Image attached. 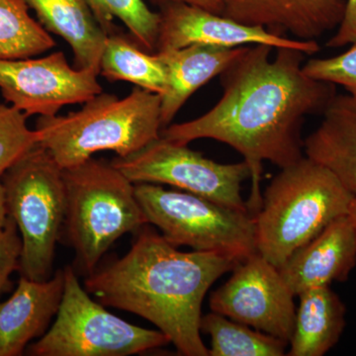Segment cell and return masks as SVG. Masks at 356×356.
Returning a JSON list of instances; mask_svg holds the SVG:
<instances>
[{
  "label": "cell",
  "instance_id": "1",
  "mask_svg": "<svg viewBox=\"0 0 356 356\" xmlns=\"http://www.w3.org/2000/svg\"><path fill=\"white\" fill-rule=\"evenodd\" d=\"M306 56L292 48L245 47L220 74L222 95L215 106L194 120L166 126L161 137L182 145L224 143L247 161L252 184H261L264 161L284 168L305 156L306 116L323 113L337 95L336 84L304 72Z\"/></svg>",
  "mask_w": 356,
  "mask_h": 356
},
{
  "label": "cell",
  "instance_id": "2",
  "mask_svg": "<svg viewBox=\"0 0 356 356\" xmlns=\"http://www.w3.org/2000/svg\"><path fill=\"white\" fill-rule=\"evenodd\" d=\"M128 254L84 280L103 305L146 318L178 353L209 356L200 337L204 297L215 281L241 261L213 252H184L151 227H143Z\"/></svg>",
  "mask_w": 356,
  "mask_h": 356
},
{
  "label": "cell",
  "instance_id": "3",
  "mask_svg": "<svg viewBox=\"0 0 356 356\" xmlns=\"http://www.w3.org/2000/svg\"><path fill=\"white\" fill-rule=\"evenodd\" d=\"M79 111L65 116H39L35 130L39 144L65 168L93 154L112 151L127 156L161 137V95L135 86L119 98L99 93Z\"/></svg>",
  "mask_w": 356,
  "mask_h": 356
},
{
  "label": "cell",
  "instance_id": "4",
  "mask_svg": "<svg viewBox=\"0 0 356 356\" xmlns=\"http://www.w3.org/2000/svg\"><path fill=\"white\" fill-rule=\"evenodd\" d=\"M353 195L331 170L307 156L281 168L254 216L257 252L280 268L334 219L348 214Z\"/></svg>",
  "mask_w": 356,
  "mask_h": 356
},
{
  "label": "cell",
  "instance_id": "5",
  "mask_svg": "<svg viewBox=\"0 0 356 356\" xmlns=\"http://www.w3.org/2000/svg\"><path fill=\"white\" fill-rule=\"evenodd\" d=\"M63 177L64 227L77 261L90 274L119 238L137 234L149 222L136 197L135 184L111 161L90 158L63 170Z\"/></svg>",
  "mask_w": 356,
  "mask_h": 356
},
{
  "label": "cell",
  "instance_id": "6",
  "mask_svg": "<svg viewBox=\"0 0 356 356\" xmlns=\"http://www.w3.org/2000/svg\"><path fill=\"white\" fill-rule=\"evenodd\" d=\"M1 180L8 216L22 241L18 271L30 280H50L56 245L65 226L63 168L38 144L10 166Z\"/></svg>",
  "mask_w": 356,
  "mask_h": 356
},
{
  "label": "cell",
  "instance_id": "7",
  "mask_svg": "<svg viewBox=\"0 0 356 356\" xmlns=\"http://www.w3.org/2000/svg\"><path fill=\"white\" fill-rule=\"evenodd\" d=\"M135 194L149 224L175 247L221 252L238 261L257 252V224L250 213L154 184H135Z\"/></svg>",
  "mask_w": 356,
  "mask_h": 356
},
{
  "label": "cell",
  "instance_id": "8",
  "mask_svg": "<svg viewBox=\"0 0 356 356\" xmlns=\"http://www.w3.org/2000/svg\"><path fill=\"white\" fill-rule=\"evenodd\" d=\"M64 274V293L55 322L28 346V355L128 356L170 343L159 330L138 327L105 310L81 286L72 266H65Z\"/></svg>",
  "mask_w": 356,
  "mask_h": 356
},
{
  "label": "cell",
  "instance_id": "9",
  "mask_svg": "<svg viewBox=\"0 0 356 356\" xmlns=\"http://www.w3.org/2000/svg\"><path fill=\"white\" fill-rule=\"evenodd\" d=\"M111 163L133 184L172 185L232 209L250 213L241 193L243 182L252 177L245 161L217 163L187 145L159 137L136 153L116 156Z\"/></svg>",
  "mask_w": 356,
  "mask_h": 356
},
{
  "label": "cell",
  "instance_id": "10",
  "mask_svg": "<svg viewBox=\"0 0 356 356\" xmlns=\"http://www.w3.org/2000/svg\"><path fill=\"white\" fill-rule=\"evenodd\" d=\"M232 273L211 295V310L289 343L296 296L280 268L257 252L238 262Z\"/></svg>",
  "mask_w": 356,
  "mask_h": 356
},
{
  "label": "cell",
  "instance_id": "11",
  "mask_svg": "<svg viewBox=\"0 0 356 356\" xmlns=\"http://www.w3.org/2000/svg\"><path fill=\"white\" fill-rule=\"evenodd\" d=\"M95 70L72 67L63 51L41 58L0 60V91L7 102L32 115H57L65 105L103 92Z\"/></svg>",
  "mask_w": 356,
  "mask_h": 356
},
{
  "label": "cell",
  "instance_id": "12",
  "mask_svg": "<svg viewBox=\"0 0 356 356\" xmlns=\"http://www.w3.org/2000/svg\"><path fill=\"white\" fill-rule=\"evenodd\" d=\"M191 44L221 48L267 44L274 49H296L307 56L315 55L321 50L317 41L277 36L264 28L242 24L220 14L182 2L163 4L159 13L156 53Z\"/></svg>",
  "mask_w": 356,
  "mask_h": 356
},
{
  "label": "cell",
  "instance_id": "13",
  "mask_svg": "<svg viewBox=\"0 0 356 356\" xmlns=\"http://www.w3.org/2000/svg\"><path fill=\"white\" fill-rule=\"evenodd\" d=\"M221 15L277 36L316 41L341 24L344 0H221Z\"/></svg>",
  "mask_w": 356,
  "mask_h": 356
},
{
  "label": "cell",
  "instance_id": "14",
  "mask_svg": "<svg viewBox=\"0 0 356 356\" xmlns=\"http://www.w3.org/2000/svg\"><path fill=\"white\" fill-rule=\"evenodd\" d=\"M356 266V227L348 214L334 219L315 238L290 255L280 271L298 296L332 282H346Z\"/></svg>",
  "mask_w": 356,
  "mask_h": 356
},
{
  "label": "cell",
  "instance_id": "15",
  "mask_svg": "<svg viewBox=\"0 0 356 356\" xmlns=\"http://www.w3.org/2000/svg\"><path fill=\"white\" fill-rule=\"evenodd\" d=\"M64 286V269L46 281L21 276L10 298L0 302V356L21 355L30 341L44 336L57 315Z\"/></svg>",
  "mask_w": 356,
  "mask_h": 356
},
{
  "label": "cell",
  "instance_id": "16",
  "mask_svg": "<svg viewBox=\"0 0 356 356\" xmlns=\"http://www.w3.org/2000/svg\"><path fill=\"white\" fill-rule=\"evenodd\" d=\"M247 46L221 48L191 44L156 53L165 70L166 88L161 97L163 129L170 125L185 102L204 84L220 74Z\"/></svg>",
  "mask_w": 356,
  "mask_h": 356
},
{
  "label": "cell",
  "instance_id": "17",
  "mask_svg": "<svg viewBox=\"0 0 356 356\" xmlns=\"http://www.w3.org/2000/svg\"><path fill=\"white\" fill-rule=\"evenodd\" d=\"M304 154L332 173L348 191L356 192V99L334 95L323 112L318 127L304 140Z\"/></svg>",
  "mask_w": 356,
  "mask_h": 356
},
{
  "label": "cell",
  "instance_id": "18",
  "mask_svg": "<svg viewBox=\"0 0 356 356\" xmlns=\"http://www.w3.org/2000/svg\"><path fill=\"white\" fill-rule=\"evenodd\" d=\"M48 32L70 44L74 67L99 74L100 60L108 33L100 24L88 0H24Z\"/></svg>",
  "mask_w": 356,
  "mask_h": 356
},
{
  "label": "cell",
  "instance_id": "19",
  "mask_svg": "<svg viewBox=\"0 0 356 356\" xmlns=\"http://www.w3.org/2000/svg\"><path fill=\"white\" fill-rule=\"evenodd\" d=\"M299 306L286 355L323 356L334 348L346 327V308L330 285L298 295Z\"/></svg>",
  "mask_w": 356,
  "mask_h": 356
},
{
  "label": "cell",
  "instance_id": "20",
  "mask_svg": "<svg viewBox=\"0 0 356 356\" xmlns=\"http://www.w3.org/2000/svg\"><path fill=\"white\" fill-rule=\"evenodd\" d=\"M99 74L107 81H127L161 96L165 92V70L158 55L143 50L118 31L107 36Z\"/></svg>",
  "mask_w": 356,
  "mask_h": 356
},
{
  "label": "cell",
  "instance_id": "21",
  "mask_svg": "<svg viewBox=\"0 0 356 356\" xmlns=\"http://www.w3.org/2000/svg\"><path fill=\"white\" fill-rule=\"evenodd\" d=\"M200 331L211 339L209 356H283L289 343L212 313L201 317Z\"/></svg>",
  "mask_w": 356,
  "mask_h": 356
},
{
  "label": "cell",
  "instance_id": "22",
  "mask_svg": "<svg viewBox=\"0 0 356 356\" xmlns=\"http://www.w3.org/2000/svg\"><path fill=\"white\" fill-rule=\"evenodd\" d=\"M28 10L24 0H0V60L32 58L56 47Z\"/></svg>",
  "mask_w": 356,
  "mask_h": 356
},
{
  "label": "cell",
  "instance_id": "23",
  "mask_svg": "<svg viewBox=\"0 0 356 356\" xmlns=\"http://www.w3.org/2000/svg\"><path fill=\"white\" fill-rule=\"evenodd\" d=\"M88 2L108 34L117 31L114 19H119L140 49L147 53H156L159 13L152 11L143 0H88Z\"/></svg>",
  "mask_w": 356,
  "mask_h": 356
},
{
  "label": "cell",
  "instance_id": "24",
  "mask_svg": "<svg viewBox=\"0 0 356 356\" xmlns=\"http://www.w3.org/2000/svg\"><path fill=\"white\" fill-rule=\"evenodd\" d=\"M27 118L13 105L0 104V177L39 144L38 132L28 128Z\"/></svg>",
  "mask_w": 356,
  "mask_h": 356
},
{
  "label": "cell",
  "instance_id": "25",
  "mask_svg": "<svg viewBox=\"0 0 356 356\" xmlns=\"http://www.w3.org/2000/svg\"><path fill=\"white\" fill-rule=\"evenodd\" d=\"M303 70L312 79L343 86L356 99V43L341 55L311 58Z\"/></svg>",
  "mask_w": 356,
  "mask_h": 356
},
{
  "label": "cell",
  "instance_id": "26",
  "mask_svg": "<svg viewBox=\"0 0 356 356\" xmlns=\"http://www.w3.org/2000/svg\"><path fill=\"white\" fill-rule=\"evenodd\" d=\"M22 241L13 218L0 229V295L6 290L9 277L19 268Z\"/></svg>",
  "mask_w": 356,
  "mask_h": 356
},
{
  "label": "cell",
  "instance_id": "27",
  "mask_svg": "<svg viewBox=\"0 0 356 356\" xmlns=\"http://www.w3.org/2000/svg\"><path fill=\"white\" fill-rule=\"evenodd\" d=\"M353 43H356V0H348L343 20L325 47L336 49Z\"/></svg>",
  "mask_w": 356,
  "mask_h": 356
},
{
  "label": "cell",
  "instance_id": "28",
  "mask_svg": "<svg viewBox=\"0 0 356 356\" xmlns=\"http://www.w3.org/2000/svg\"><path fill=\"white\" fill-rule=\"evenodd\" d=\"M161 3H172V2H182V3L191 4V6L200 7L210 13H222L221 0H154Z\"/></svg>",
  "mask_w": 356,
  "mask_h": 356
},
{
  "label": "cell",
  "instance_id": "29",
  "mask_svg": "<svg viewBox=\"0 0 356 356\" xmlns=\"http://www.w3.org/2000/svg\"><path fill=\"white\" fill-rule=\"evenodd\" d=\"M7 219H8V212L6 207V191L0 177V229L6 226Z\"/></svg>",
  "mask_w": 356,
  "mask_h": 356
},
{
  "label": "cell",
  "instance_id": "30",
  "mask_svg": "<svg viewBox=\"0 0 356 356\" xmlns=\"http://www.w3.org/2000/svg\"><path fill=\"white\" fill-rule=\"evenodd\" d=\"M348 216L353 220V224L356 227V192L353 195V200H351L350 210H348Z\"/></svg>",
  "mask_w": 356,
  "mask_h": 356
}]
</instances>
